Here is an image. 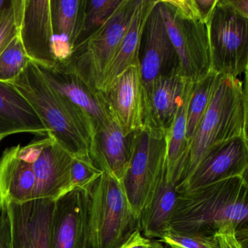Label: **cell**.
I'll return each mask as SVG.
<instances>
[{
  "mask_svg": "<svg viewBox=\"0 0 248 248\" xmlns=\"http://www.w3.org/2000/svg\"><path fill=\"white\" fill-rule=\"evenodd\" d=\"M73 159L50 136L7 148L0 158V211L10 204L56 201L69 192Z\"/></svg>",
  "mask_w": 248,
  "mask_h": 248,
  "instance_id": "6da1fadb",
  "label": "cell"
},
{
  "mask_svg": "<svg viewBox=\"0 0 248 248\" xmlns=\"http://www.w3.org/2000/svg\"><path fill=\"white\" fill-rule=\"evenodd\" d=\"M248 180L236 176L179 193L170 231L213 237L222 228L231 226L239 239L248 244Z\"/></svg>",
  "mask_w": 248,
  "mask_h": 248,
  "instance_id": "7a4b0ae2",
  "label": "cell"
},
{
  "mask_svg": "<svg viewBox=\"0 0 248 248\" xmlns=\"http://www.w3.org/2000/svg\"><path fill=\"white\" fill-rule=\"evenodd\" d=\"M7 83L31 104L48 130V136L72 157L93 165L92 152L96 133L92 123L80 108L47 82L35 63L30 61Z\"/></svg>",
  "mask_w": 248,
  "mask_h": 248,
  "instance_id": "3957f363",
  "label": "cell"
},
{
  "mask_svg": "<svg viewBox=\"0 0 248 248\" xmlns=\"http://www.w3.org/2000/svg\"><path fill=\"white\" fill-rule=\"evenodd\" d=\"M247 127L246 86L238 78L219 75L211 102L188 141L179 184L212 149L235 138L248 137Z\"/></svg>",
  "mask_w": 248,
  "mask_h": 248,
  "instance_id": "277c9868",
  "label": "cell"
},
{
  "mask_svg": "<svg viewBox=\"0 0 248 248\" xmlns=\"http://www.w3.org/2000/svg\"><path fill=\"white\" fill-rule=\"evenodd\" d=\"M87 191L91 248H119L140 230V218L129 203L122 181L103 172Z\"/></svg>",
  "mask_w": 248,
  "mask_h": 248,
  "instance_id": "5b68a950",
  "label": "cell"
},
{
  "mask_svg": "<svg viewBox=\"0 0 248 248\" xmlns=\"http://www.w3.org/2000/svg\"><path fill=\"white\" fill-rule=\"evenodd\" d=\"M137 0H123L99 28L78 42L69 56L57 64L79 78L90 89L98 91L100 82L117 51L130 24Z\"/></svg>",
  "mask_w": 248,
  "mask_h": 248,
  "instance_id": "8992f818",
  "label": "cell"
},
{
  "mask_svg": "<svg viewBox=\"0 0 248 248\" xmlns=\"http://www.w3.org/2000/svg\"><path fill=\"white\" fill-rule=\"evenodd\" d=\"M168 133L143 128L133 133L130 162L122 180L135 214L140 218L167 166Z\"/></svg>",
  "mask_w": 248,
  "mask_h": 248,
  "instance_id": "52a82bcc",
  "label": "cell"
},
{
  "mask_svg": "<svg viewBox=\"0 0 248 248\" xmlns=\"http://www.w3.org/2000/svg\"><path fill=\"white\" fill-rule=\"evenodd\" d=\"M211 71L238 78L248 66V18L217 0L207 24Z\"/></svg>",
  "mask_w": 248,
  "mask_h": 248,
  "instance_id": "ba28073f",
  "label": "cell"
},
{
  "mask_svg": "<svg viewBox=\"0 0 248 248\" xmlns=\"http://www.w3.org/2000/svg\"><path fill=\"white\" fill-rule=\"evenodd\" d=\"M161 11L171 42L179 60L178 75L196 83L211 72L207 24L184 16L168 2L160 0Z\"/></svg>",
  "mask_w": 248,
  "mask_h": 248,
  "instance_id": "9c48e42d",
  "label": "cell"
},
{
  "mask_svg": "<svg viewBox=\"0 0 248 248\" xmlns=\"http://www.w3.org/2000/svg\"><path fill=\"white\" fill-rule=\"evenodd\" d=\"M140 56L142 105L149 97L155 81L178 75L179 60L164 22L160 0L151 10L142 36Z\"/></svg>",
  "mask_w": 248,
  "mask_h": 248,
  "instance_id": "30bf717a",
  "label": "cell"
},
{
  "mask_svg": "<svg viewBox=\"0 0 248 248\" xmlns=\"http://www.w3.org/2000/svg\"><path fill=\"white\" fill-rule=\"evenodd\" d=\"M248 169V137L235 138L212 149L177 186V191L179 194L227 178L247 176Z\"/></svg>",
  "mask_w": 248,
  "mask_h": 248,
  "instance_id": "8fae6325",
  "label": "cell"
},
{
  "mask_svg": "<svg viewBox=\"0 0 248 248\" xmlns=\"http://www.w3.org/2000/svg\"><path fill=\"white\" fill-rule=\"evenodd\" d=\"M50 248H91L87 190L75 188L55 201Z\"/></svg>",
  "mask_w": 248,
  "mask_h": 248,
  "instance_id": "7c38bea8",
  "label": "cell"
},
{
  "mask_svg": "<svg viewBox=\"0 0 248 248\" xmlns=\"http://www.w3.org/2000/svg\"><path fill=\"white\" fill-rule=\"evenodd\" d=\"M55 201L38 200L10 204L12 248H50L52 217Z\"/></svg>",
  "mask_w": 248,
  "mask_h": 248,
  "instance_id": "4fadbf2b",
  "label": "cell"
},
{
  "mask_svg": "<svg viewBox=\"0 0 248 248\" xmlns=\"http://www.w3.org/2000/svg\"><path fill=\"white\" fill-rule=\"evenodd\" d=\"M19 36L30 61L41 67L57 63L53 52L51 0H24Z\"/></svg>",
  "mask_w": 248,
  "mask_h": 248,
  "instance_id": "5bb4252c",
  "label": "cell"
},
{
  "mask_svg": "<svg viewBox=\"0 0 248 248\" xmlns=\"http://www.w3.org/2000/svg\"><path fill=\"white\" fill-rule=\"evenodd\" d=\"M103 93L125 136L143 128L140 64L126 69Z\"/></svg>",
  "mask_w": 248,
  "mask_h": 248,
  "instance_id": "9a60e30c",
  "label": "cell"
},
{
  "mask_svg": "<svg viewBox=\"0 0 248 248\" xmlns=\"http://www.w3.org/2000/svg\"><path fill=\"white\" fill-rule=\"evenodd\" d=\"M191 83L179 75L155 81L149 97L142 105L143 128L168 134Z\"/></svg>",
  "mask_w": 248,
  "mask_h": 248,
  "instance_id": "2e32d148",
  "label": "cell"
},
{
  "mask_svg": "<svg viewBox=\"0 0 248 248\" xmlns=\"http://www.w3.org/2000/svg\"><path fill=\"white\" fill-rule=\"evenodd\" d=\"M39 67L46 80L56 91L82 110L91 120L96 133L111 114L104 93L90 89L79 78L66 72L57 63L51 67Z\"/></svg>",
  "mask_w": 248,
  "mask_h": 248,
  "instance_id": "e0dca14e",
  "label": "cell"
},
{
  "mask_svg": "<svg viewBox=\"0 0 248 248\" xmlns=\"http://www.w3.org/2000/svg\"><path fill=\"white\" fill-rule=\"evenodd\" d=\"M132 140L133 133L125 136L111 114L95 133L93 163L104 173L122 181L131 157Z\"/></svg>",
  "mask_w": 248,
  "mask_h": 248,
  "instance_id": "ac0fdd59",
  "label": "cell"
},
{
  "mask_svg": "<svg viewBox=\"0 0 248 248\" xmlns=\"http://www.w3.org/2000/svg\"><path fill=\"white\" fill-rule=\"evenodd\" d=\"M156 0H137L134 13L111 63L101 78L98 91L104 93L130 66L140 64L143 29Z\"/></svg>",
  "mask_w": 248,
  "mask_h": 248,
  "instance_id": "d6986e66",
  "label": "cell"
},
{
  "mask_svg": "<svg viewBox=\"0 0 248 248\" xmlns=\"http://www.w3.org/2000/svg\"><path fill=\"white\" fill-rule=\"evenodd\" d=\"M25 133L46 137L49 131L31 104L10 84L0 82V140Z\"/></svg>",
  "mask_w": 248,
  "mask_h": 248,
  "instance_id": "ffe728a7",
  "label": "cell"
},
{
  "mask_svg": "<svg viewBox=\"0 0 248 248\" xmlns=\"http://www.w3.org/2000/svg\"><path fill=\"white\" fill-rule=\"evenodd\" d=\"M176 181L167 175V166L150 203L140 216V231L148 239H160L170 230V221L178 193Z\"/></svg>",
  "mask_w": 248,
  "mask_h": 248,
  "instance_id": "44dd1931",
  "label": "cell"
},
{
  "mask_svg": "<svg viewBox=\"0 0 248 248\" xmlns=\"http://www.w3.org/2000/svg\"><path fill=\"white\" fill-rule=\"evenodd\" d=\"M86 0H51L55 36L64 37L71 48L82 34Z\"/></svg>",
  "mask_w": 248,
  "mask_h": 248,
  "instance_id": "7402d4cb",
  "label": "cell"
},
{
  "mask_svg": "<svg viewBox=\"0 0 248 248\" xmlns=\"http://www.w3.org/2000/svg\"><path fill=\"white\" fill-rule=\"evenodd\" d=\"M219 75L211 71L207 76L194 83L187 111V142L193 137L211 102Z\"/></svg>",
  "mask_w": 248,
  "mask_h": 248,
  "instance_id": "603a6c76",
  "label": "cell"
},
{
  "mask_svg": "<svg viewBox=\"0 0 248 248\" xmlns=\"http://www.w3.org/2000/svg\"><path fill=\"white\" fill-rule=\"evenodd\" d=\"M24 8V0H11L0 11V56L19 34Z\"/></svg>",
  "mask_w": 248,
  "mask_h": 248,
  "instance_id": "cb8c5ba5",
  "label": "cell"
},
{
  "mask_svg": "<svg viewBox=\"0 0 248 248\" xmlns=\"http://www.w3.org/2000/svg\"><path fill=\"white\" fill-rule=\"evenodd\" d=\"M122 1L123 0H86L83 27L78 42L101 27L112 16Z\"/></svg>",
  "mask_w": 248,
  "mask_h": 248,
  "instance_id": "d4e9b609",
  "label": "cell"
},
{
  "mask_svg": "<svg viewBox=\"0 0 248 248\" xmlns=\"http://www.w3.org/2000/svg\"><path fill=\"white\" fill-rule=\"evenodd\" d=\"M30 62L18 34L0 56V82L12 80Z\"/></svg>",
  "mask_w": 248,
  "mask_h": 248,
  "instance_id": "484cf974",
  "label": "cell"
},
{
  "mask_svg": "<svg viewBox=\"0 0 248 248\" xmlns=\"http://www.w3.org/2000/svg\"><path fill=\"white\" fill-rule=\"evenodd\" d=\"M102 174V171L93 164L74 158L70 168L69 191L75 188L88 190Z\"/></svg>",
  "mask_w": 248,
  "mask_h": 248,
  "instance_id": "4316f807",
  "label": "cell"
},
{
  "mask_svg": "<svg viewBox=\"0 0 248 248\" xmlns=\"http://www.w3.org/2000/svg\"><path fill=\"white\" fill-rule=\"evenodd\" d=\"M170 248H217V243L214 236H194L182 234L170 231L159 239Z\"/></svg>",
  "mask_w": 248,
  "mask_h": 248,
  "instance_id": "83f0119b",
  "label": "cell"
},
{
  "mask_svg": "<svg viewBox=\"0 0 248 248\" xmlns=\"http://www.w3.org/2000/svg\"><path fill=\"white\" fill-rule=\"evenodd\" d=\"M217 248H248V244L241 241L234 228L224 226L215 234Z\"/></svg>",
  "mask_w": 248,
  "mask_h": 248,
  "instance_id": "f1b7e54d",
  "label": "cell"
},
{
  "mask_svg": "<svg viewBox=\"0 0 248 248\" xmlns=\"http://www.w3.org/2000/svg\"><path fill=\"white\" fill-rule=\"evenodd\" d=\"M119 248H164V244L159 240L145 237L140 230H136Z\"/></svg>",
  "mask_w": 248,
  "mask_h": 248,
  "instance_id": "f546056e",
  "label": "cell"
},
{
  "mask_svg": "<svg viewBox=\"0 0 248 248\" xmlns=\"http://www.w3.org/2000/svg\"><path fill=\"white\" fill-rule=\"evenodd\" d=\"M0 212V248H12L9 215L7 208Z\"/></svg>",
  "mask_w": 248,
  "mask_h": 248,
  "instance_id": "4dcf8cb0",
  "label": "cell"
},
{
  "mask_svg": "<svg viewBox=\"0 0 248 248\" xmlns=\"http://www.w3.org/2000/svg\"><path fill=\"white\" fill-rule=\"evenodd\" d=\"M200 19L207 24L217 4V0H194Z\"/></svg>",
  "mask_w": 248,
  "mask_h": 248,
  "instance_id": "1f68e13d",
  "label": "cell"
},
{
  "mask_svg": "<svg viewBox=\"0 0 248 248\" xmlns=\"http://www.w3.org/2000/svg\"><path fill=\"white\" fill-rule=\"evenodd\" d=\"M226 2L236 12L248 18V0H226Z\"/></svg>",
  "mask_w": 248,
  "mask_h": 248,
  "instance_id": "d6a6232c",
  "label": "cell"
},
{
  "mask_svg": "<svg viewBox=\"0 0 248 248\" xmlns=\"http://www.w3.org/2000/svg\"><path fill=\"white\" fill-rule=\"evenodd\" d=\"M7 1L5 0H0V11H2L3 7L5 6V3H6Z\"/></svg>",
  "mask_w": 248,
  "mask_h": 248,
  "instance_id": "836d02e7",
  "label": "cell"
},
{
  "mask_svg": "<svg viewBox=\"0 0 248 248\" xmlns=\"http://www.w3.org/2000/svg\"><path fill=\"white\" fill-rule=\"evenodd\" d=\"M164 248H170V247L167 246V245H164Z\"/></svg>",
  "mask_w": 248,
  "mask_h": 248,
  "instance_id": "e575fe53",
  "label": "cell"
},
{
  "mask_svg": "<svg viewBox=\"0 0 248 248\" xmlns=\"http://www.w3.org/2000/svg\"><path fill=\"white\" fill-rule=\"evenodd\" d=\"M1 141H2V140H0V143H1Z\"/></svg>",
  "mask_w": 248,
  "mask_h": 248,
  "instance_id": "d590c367",
  "label": "cell"
}]
</instances>
